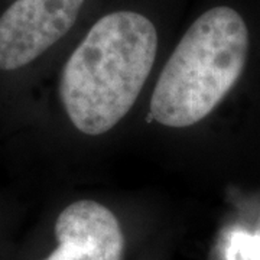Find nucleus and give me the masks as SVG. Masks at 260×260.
<instances>
[{"label": "nucleus", "instance_id": "7ed1b4c3", "mask_svg": "<svg viewBox=\"0 0 260 260\" xmlns=\"http://www.w3.org/2000/svg\"><path fill=\"white\" fill-rule=\"evenodd\" d=\"M84 0H16L0 16V70L32 62L73 28Z\"/></svg>", "mask_w": 260, "mask_h": 260}, {"label": "nucleus", "instance_id": "20e7f679", "mask_svg": "<svg viewBox=\"0 0 260 260\" xmlns=\"http://www.w3.org/2000/svg\"><path fill=\"white\" fill-rule=\"evenodd\" d=\"M58 247L45 260H121L124 239L116 215L83 200L68 205L55 224Z\"/></svg>", "mask_w": 260, "mask_h": 260}, {"label": "nucleus", "instance_id": "f03ea898", "mask_svg": "<svg viewBox=\"0 0 260 260\" xmlns=\"http://www.w3.org/2000/svg\"><path fill=\"white\" fill-rule=\"evenodd\" d=\"M249 30L232 8L207 10L188 28L150 99V116L168 127H188L207 117L240 78Z\"/></svg>", "mask_w": 260, "mask_h": 260}, {"label": "nucleus", "instance_id": "f257e3e1", "mask_svg": "<svg viewBox=\"0 0 260 260\" xmlns=\"http://www.w3.org/2000/svg\"><path fill=\"white\" fill-rule=\"evenodd\" d=\"M158 51L146 16L120 10L99 19L64 65L59 94L70 120L90 136L106 133L129 113Z\"/></svg>", "mask_w": 260, "mask_h": 260}, {"label": "nucleus", "instance_id": "39448f33", "mask_svg": "<svg viewBox=\"0 0 260 260\" xmlns=\"http://www.w3.org/2000/svg\"><path fill=\"white\" fill-rule=\"evenodd\" d=\"M232 260H260V240L244 239L234 243Z\"/></svg>", "mask_w": 260, "mask_h": 260}]
</instances>
